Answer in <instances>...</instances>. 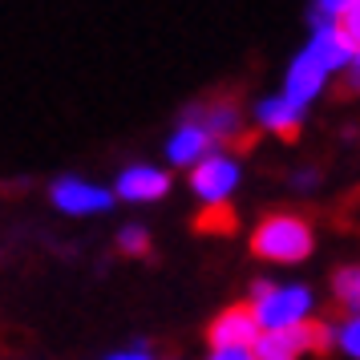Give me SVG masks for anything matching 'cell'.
I'll use <instances>...</instances> for the list:
<instances>
[{"label": "cell", "mask_w": 360, "mask_h": 360, "mask_svg": "<svg viewBox=\"0 0 360 360\" xmlns=\"http://www.w3.org/2000/svg\"><path fill=\"white\" fill-rule=\"evenodd\" d=\"M316 247V231H311L308 214L295 211H271L255 223V235H251V255L263 263H304Z\"/></svg>", "instance_id": "6da1fadb"}, {"label": "cell", "mask_w": 360, "mask_h": 360, "mask_svg": "<svg viewBox=\"0 0 360 360\" xmlns=\"http://www.w3.org/2000/svg\"><path fill=\"white\" fill-rule=\"evenodd\" d=\"M186 126H195L211 138V146H223L227 150H251L259 142V130H247L243 126V110L235 94H214L207 101H195L186 105Z\"/></svg>", "instance_id": "7a4b0ae2"}, {"label": "cell", "mask_w": 360, "mask_h": 360, "mask_svg": "<svg viewBox=\"0 0 360 360\" xmlns=\"http://www.w3.org/2000/svg\"><path fill=\"white\" fill-rule=\"evenodd\" d=\"M332 344H336V328L328 324V320H320V316H308L304 324H295V328L263 332L259 340H255V348H251V356L255 360H300L304 352L328 356Z\"/></svg>", "instance_id": "3957f363"}, {"label": "cell", "mask_w": 360, "mask_h": 360, "mask_svg": "<svg viewBox=\"0 0 360 360\" xmlns=\"http://www.w3.org/2000/svg\"><path fill=\"white\" fill-rule=\"evenodd\" d=\"M255 320H259L263 332H279V328H295L308 320L311 311V292L308 288H300V283H292V288H276V283H267V279H259L255 283Z\"/></svg>", "instance_id": "277c9868"}, {"label": "cell", "mask_w": 360, "mask_h": 360, "mask_svg": "<svg viewBox=\"0 0 360 360\" xmlns=\"http://www.w3.org/2000/svg\"><path fill=\"white\" fill-rule=\"evenodd\" d=\"M263 336L259 320H255V308L251 304H227V308L207 324V344L211 352H223V348H255V340Z\"/></svg>", "instance_id": "5b68a950"}, {"label": "cell", "mask_w": 360, "mask_h": 360, "mask_svg": "<svg viewBox=\"0 0 360 360\" xmlns=\"http://www.w3.org/2000/svg\"><path fill=\"white\" fill-rule=\"evenodd\" d=\"M235 186H239V162H235L231 154H223V150H214V154H207L198 166H191V191H195L207 207L227 202Z\"/></svg>", "instance_id": "8992f818"}, {"label": "cell", "mask_w": 360, "mask_h": 360, "mask_svg": "<svg viewBox=\"0 0 360 360\" xmlns=\"http://www.w3.org/2000/svg\"><path fill=\"white\" fill-rule=\"evenodd\" d=\"M53 202L65 214H94V211H110V207H114V195L101 191V186H94V182L61 179L53 186Z\"/></svg>", "instance_id": "52a82bcc"}, {"label": "cell", "mask_w": 360, "mask_h": 360, "mask_svg": "<svg viewBox=\"0 0 360 360\" xmlns=\"http://www.w3.org/2000/svg\"><path fill=\"white\" fill-rule=\"evenodd\" d=\"M324 77H328L324 69L316 65L308 53H300L292 65H288V85H283V101H292L295 110H304V105H308V101L316 98V94H320Z\"/></svg>", "instance_id": "ba28073f"}, {"label": "cell", "mask_w": 360, "mask_h": 360, "mask_svg": "<svg viewBox=\"0 0 360 360\" xmlns=\"http://www.w3.org/2000/svg\"><path fill=\"white\" fill-rule=\"evenodd\" d=\"M166 191H170V174L154 166H130L117 179V195L126 202H150V198H162Z\"/></svg>", "instance_id": "9c48e42d"}, {"label": "cell", "mask_w": 360, "mask_h": 360, "mask_svg": "<svg viewBox=\"0 0 360 360\" xmlns=\"http://www.w3.org/2000/svg\"><path fill=\"white\" fill-rule=\"evenodd\" d=\"M255 117H259L263 130L279 134L283 142H295L300 138V126H304V110H295L292 101H283V98H267L255 110Z\"/></svg>", "instance_id": "30bf717a"}, {"label": "cell", "mask_w": 360, "mask_h": 360, "mask_svg": "<svg viewBox=\"0 0 360 360\" xmlns=\"http://www.w3.org/2000/svg\"><path fill=\"white\" fill-rule=\"evenodd\" d=\"M166 154H170V162L174 166H198L207 154H214V146H211V138H207L202 130H195V126L182 122V130L170 138Z\"/></svg>", "instance_id": "8fae6325"}, {"label": "cell", "mask_w": 360, "mask_h": 360, "mask_svg": "<svg viewBox=\"0 0 360 360\" xmlns=\"http://www.w3.org/2000/svg\"><path fill=\"white\" fill-rule=\"evenodd\" d=\"M332 295H336L340 308L360 311V263L356 267H340V271L332 276Z\"/></svg>", "instance_id": "7c38bea8"}, {"label": "cell", "mask_w": 360, "mask_h": 360, "mask_svg": "<svg viewBox=\"0 0 360 360\" xmlns=\"http://www.w3.org/2000/svg\"><path fill=\"white\" fill-rule=\"evenodd\" d=\"M195 227L207 231V235H231V231L239 227V219H235V207L214 202V207H202V214L195 219Z\"/></svg>", "instance_id": "4fadbf2b"}, {"label": "cell", "mask_w": 360, "mask_h": 360, "mask_svg": "<svg viewBox=\"0 0 360 360\" xmlns=\"http://www.w3.org/2000/svg\"><path fill=\"white\" fill-rule=\"evenodd\" d=\"M336 33L348 45V53H360V0H344L336 13Z\"/></svg>", "instance_id": "5bb4252c"}, {"label": "cell", "mask_w": 360, "mask_h": 360, "mask_svg": "<svg viewBox=\"0 0 360 360\" xmlns=\"http://www.w3.org/2000/svg\"><path fill=\"white\" fill-rule=\"evenodd\" d=\"M117 247H122V255H146L150 251L146 227H122L117 231Z\"/></svg>", "instance_id": "9a60e30c"}, {"label": "cell", "mask_w": 360, "mask_h": 360, "mask_svg": "<svg viewBox=\"0 0 360 360\" xmlns=\"http://www.w3.org/2000/svg\"><path fill=\"white\" fill-rule=\"evenodd\" d=\"M336 344H340L352 360H360V316H352V320H344V324L336 328Z\"/></svg>", "instance_id": "2e32d148"}, {"label": "cell", "mask_w": 360, "mask_h": 360, "mask_svg": "<svg viewBox=\"0 0 360 360\" xmlns=\"http://www.w3.org/2000/svg\"><path fill=\"white\" fill-rule=\"evenodd\" d=\"M348 82H344L340 94H360V53H352V61H348Z\"/></svg>", "instance_id": "e0dca14e"}, {"label": "cell", "mask_w": 360, "mask_h": 360, "mask_svg": "<svg viewBox=\"0 0 360 360\" xmlns=\"http://www.w3.org/2000/svg\"><path fill=\"white\" fill-rule=\"evenodd\" d=\"M207 360H255L251 348H223V352H211Z\"/></svg>", "instance_id": "ac0fdd59"}, {"label": "cell", "mask_w": 360, "mask_h": 360, "mask_svg": "<svg viewBox=\"0 0 360 360\" xmlns=\"http://www.w3.org/2000/svg\"><path fill=\"white\" fill-rule=\"evenodd\" d=\"M110 360H154L146 352V348H134V352H117V356H110Z\"/></svg>", "instance_id": "d6986e66"}]
</instances>
